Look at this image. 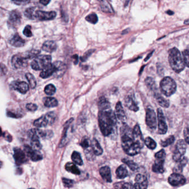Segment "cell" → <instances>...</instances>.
I'll list each match as a JSON object with an SVG mask.
<instances>
[{
  "mask_svg": "<svg viewBox=\"0 0 189 189\" xmlns=\"http://www.w3.org/2000/svg\"><path fill=\"white\" fill-rule=\"evenodd\" d=\"M98 122L103 135L108 136L111 134L117 124V117L111 108L99 110Z\"/></svg>",
  "mask_w": 189,
  "mask_h": 189,
  "instance_id": "7a4b0ae2",
  "label": "cell"
},
{
  "mask_svg": "<svg viewBox=\"0 0 189 189\" xmlns=\"http://www.w3.org/2000/svg\"><path fill=\"white\" fill-rule=\"evenodd\" d=\"M182 57L185 65L189 67V50L186 49L182 53Z\"/></svg>",
  "mask_w": 189,
  "mask_h": 189,
  "instance_id": "7dc6e473",
  "label": "cell"
},
{
  "mask_svg": "<svg viewBox=\"0 0 189 189\" xmlns=\"http://www.w3.org/2000/svg\"><path fill=\"white\" fill-rule=\"evenodd\" d=\"M12 64L16 69L26 67L28 64L27 58L21 55H14L12 58Z\"/></svg>",
  "mask_w": 189,
  "mask_h": 189,
  "instance_id": "30bf717a",
  "label": "cell"
},
{
  "mask_svg": "<svg viewBox=\"0 0 189 189\" xmlns=\"http://www.w3.org/2000/svg\"><path fill=\"white\" fill-rule=\"evenodd\" d=\"M86 20H87L88 22L92 24H97L98 21V16L95 13H92V14H89L88 16H87L86 17Z\"/></svg>",
  "mask_w": 189,
  "mask_h": 189,
  "instance_id": "b9f144b4",
  "label": "cell"
},
{
  "mask_svg": "<svg viewBox=\"0 0 189 189\" xmlns=\"http://www.w3.org/2000/svg\"><path fill=\"white\" fill-rule=\"evenodd\" d=\"M146 124L150 129L155 130L157 126L156 114L151 108L148 107L146 111Z\"/></svg>",
  "mask_w": 189,
  "mask_h": 189,
  "instance_id": "ba28073f",
  "label": "cell"
},
{
  "mask_svg": "<svg viewBox=\"0 0 189 189\" xmlns=\"http://www.w3.org/2000/svg\"><path fill=\"white\" fill-rule=\"evenodd\" d=\"M26 79H27L28 82H29V84L32 88V89L35 88V87L37 86V82L34 77L30 73H28L26 74Z\"/></svg>",
  "mask_w": 189,
  "mask_h": 189,
  "instance_id": "8d00e7d4",
  "label": "cell"
},
{
  "mask_svg": "<svg viewBox=\"0 0 189 189\" xmlns=\"http://www.w3.org/2000/svg\"><path fill=\"white\" fill-rule=\"evenodd\" d=\"M62 182H63L64 186L66 188H71L72 186H73V184H74V181H73L72 180L68 179L66 178H63Z\"/></svg>",
  "mask_w": 189,
  "mask_h": 189,
  "instance_id": "681fc988",
  "label": "cell"
},
{
  "mask_svg": "<svg viewBox=\"0 0 189 189\" xmlns=\"http://www.w3.org/2000/svg\"><path fill=\"white\" fill-rule=\"evenodd\" d=\"M65 169L68 172H70L73 174L77 175H79L80 174V171L79 169L73 163H67L65 165Z\"/></svg>",
  "mask_w": 189,
  "mask_h": 189,
  "instance_id": "f546056e",
  "label": "cell"
},
{
  "mask_svg": "<svg viewBox=\"0 0 189 189\" xmlns=\"http://www.w3.org/2000/svg\"><path fill=\"white\" fill-rule=\"evenodd\" d=\"M9 43L16 47H21L24 45L25 41L18 34H15L9 40Z\"/></svg>",
  "mask_w": 189,
  "mask_h": 189,
  "instance_id": "cb8c5ba5",
  "label": "cell"
},
{
  "mask_svg": "<svg viewBox=\"0 0 189 189\" xmlns=\"http://www.w3.org/2000/svg\"><path fill=\"white\" fill-rule=\"evenodd\" d=\"M157 102H158L159 104L164 107V108H168L170 105V102L165 99L164 97L161 96L159 93H156L154 95Z\"/></svg>",
  "mask_w": 189,
  "mask_h": 189,
  "instance_id": "1f68e13d",
  "label": "cell"
},
{
  "mask_svg": "<svg viewBox=\"0 0 189 189\" xmlns=\"http://www.w3.org/2000/svg\"><path fill=\"white\" fill-rule=\"evenodd\" d=\"M164 161L163 159H155V161L152 167V170L156 173H163L164 172Z\"/></svg>",
  "mask_w": 189,
  "mask_h": 189,
  "instance_id": "d6986e66",
  "label": "cell"
},
{
  "mask_svg": "<svg viewBox=\"0 0 189 189\" xmlns=\"http://www.w3.org/2000/svg\"><path fill=\"white\" fill-rule=\"evenodd\" d=\"M37 105L33 103H28L26 105L27 109L30 111H34L37 109Z\"/></svg>",
  "mask_w": 189,
  "mask_h": 189,
  "instance_id": "f907efd6",
  "label": "cell"
},
{
  "mask_svg": "<svg viewBox=\"0 0 189 189\" xmlns=\"http://www.w3.org/2000/svg\"><path fill=\"white\" fill-rule=\"evenodd\" d=\"M7 71V69L6 67L4 64L0 63V75L6 74Z\"/></svg>",
  "mask_w": 189,
  "mask_h": 189,
  "instance_id": "db71d44e",
  "label": "cell"
},
{
  "mask_svg": "<svg viewBox=\"0 0 189 189\" xmlns=\"http://www.w3.org/2000/svg\"><path fill=\"white\" fill-rule=\"evenodd\" d=\"M14 89L18 91L20 93L24 95L30 89L28 84L25 82H17L14 83Z\"/></svg>",
  "mask_w": 189,
  "mask_h": 189,
  "instance_id": "ffe728a7",
  "label": "cell"
},
{
  "mask_svg": "<svg viewBox=\"0 0 189 189\" xmlns=\"http://www.w3.org/2000/svg\"><path fill=\"white\" fill-rule=\"evenodd\" d=\"M174 142H175V137L173 136V135H171L168 138H167L165 140L161 141L160 144L162 146L166 147V146L173 144Z\"/></svg>",
  "mask_w": 189,
  "mask_h": 189,
  "instance_id": "7bdbcfd3",
  "label": "cell"
},
{
  "mask_svg": "<svg viewBox=\"0 0 189 189\" xmlns=\"http://www.w3.org/2000/svg\"><path fill=\"white\" fill-rule=\"evenodd\" d=\"M56 89L54 85L49 84L45 88V92L48 95H53L55 93Z\"/></svg>",
  "mask_w": 189,
  "mask_h": 189,
  "instance_id": "60d3db41",
  "label": "cell"
},
{
  "mask_svg": "<svg viewBox=\"0 0 189 189\" xmlns=\"http://www.w3.org/2000/svg\"><path fill=\"white\" fill-rule=\"evenodd\" d=\"M56 17V13L54 11L46 12L40 10H36V18L41 21H48L53 20Z\"/></svg>",
  "mask_w": 189,
  "mask_h": 189,
  "instance_id": "5bb4252c",
  "label": "cell"
},
{
  "mask_svg": "<svg viewBox=\"0 0 189 189\" xmlns=\"http://www.w3.org/2000/svg\"><path fill=\"white\" fill-rule=\"evenodd\" d=\"M187 144L184 140H179L177 142L173 156V160L175 162L180 161L184 157L187 149Z\"/></svg>",
  "mask_w": 189,
  "mask_h": 189,
  "instance_id": "52a82bcc",
  "label": "cell"
},
{
  "mask_svg": "<svg viewBox=\"0 0 189 189\" xmlns=\"http://www.w3.org/2000/svg\"><path fill=\"white\" fill-rule=\"evenodd\" d=\"M135 184L134 185V189H144L147 188L148 181L146 177L142 174H138L135 177Z\"/></svg>",
  "mask_w": 189,
  "mask_h": 189,
  "instance_id": "4fadbf2b",
  "label": "cell"
},
{
  "mask_svg": "<svg viewBox=\"0 0 189 189\" xmlns=\"http://www.w3.org/2000/svg\"><path fill=\"white\" fill-rule=\"evenodd\" d=\"M53 64L55 66V72L53 75L57 78L62 77L67 71L66 65L61 61H56Z\"/></svg>",
  "mask_w": 189,
  "mask_h": 189,
  "instance_id": "2e32d148",
  "label": "cell"
},
{
  "mask_svg": "<svg viewBox=\"0 0 189 189\" xmlns=\"http://www.w3.org/2000/svg\"><path fill=\"white\" fill-rule=\"evenodd\" d=\"M144 143L150 149H155L157 147V143L150 137H147L144 140Z\"/></svg>",
  "mask_w": 189,
  "mask_h": 189,
  "instance_id": "e575fe53",
  "label": "cell"
},
{
  "mask_svg": "<svg viewBox=\"0 0 189 189\" xmlns=\"http://www.w3.org/2000/svg\"><path fill=\"white\" fill-rule=\"evenodd\" d=\"M94 51H95V50H93V49H90V50H89L88 51H87V52L85 53V55L80 58L81 61H83V62H85V61H86L87 60V59L88 58V57H90V55L92 54V53H93Z\"/></svg>",
  "mask_w": 189,
  "mask_h": 189,
  "instance_id": "816d5d0a",
  "label": "cell"
},
{
  "mask_svg": "<svg viewBox=\"0 0 189 189\" xmlns=\"http://www.w3.org/2000/svg\"><path fill=\"white\" fill-rule=\"evenodd\" d=\"M52 57L50 55L37 56L31 63L32 68L35 71L42 70L51 63Z\"/></svg>",
  "mask_w": 189,
  "mask_h": 189,
  "instance_id": "5b68a950",
  "label": "cell"
},
{
  "mask_svg": "<svg viewBox=\"0 0 189 189\" xmlns=\"http://www.w3.org/2000/svg\"><path fill=\"white\" fill-rule=\"evenodd\" d=\"M50 1L51 0H40V3L45 6L47 5L50 2Z\"/></svg>",
  "mask_w": 189,
  "mask_h": 189,
  "instance_id": "6f0895ef",
  "label": "cell"
},
{
  "mask_svg": "<svg viewBox=\"0 0 189 189\" xmlns=\"http://www.w3.org/2000/svg\"><path fill=\"white\" fill-rule=\"evenodd\" d=\"M14 3L17 5H24L30 2V0H12Z\"/></svg>",
  "mask_w": 189,
  "mask_h": 189,
  "instance_id": "f5cc1de1",
  "label": "cell"
},
{
  "mask_svg": "<svg viewBox=\"0 0 189 189\" xmlns=\"http://www.w3.org/2000/svg\"><path fill=\"white\" fill-rule=\"evenodd\" d=\"M158 133L165 134L167 131V126L166 123L164 113L160 108L158 109Z\"/></svg>",
  "mask_w": 189,
  "mask_h": 189,
  "instance_id": "9c48e42d",
  "label": "cell"
},
{
  "mask_svg": "<svg viewBox=\"0 0 189 189\" xmlns=\"http://www.w3.org/2000/svg\"><path fill=\"white\" fill-rule=\"evenodd\" d=\"M57 48V44L55 42L53 41H46L42 46V49L43 51L48 52L52 53L55 51Z\"/></svg>",
  "mask_w": 189,
  "mask_h": 189,
  "instance_id": "4316f807",
  "label": "cell"
},
{
  "mask_svg": "<svg viewBox=\"0 0 189 189\" xmlns=\"http://www.w3.org/2000/svg\"><path fill=\"white\" fill-rule=\"evenodd\" d=\"M2 135H3V133H2V131L1 128H0V136H1Z\"/></svg>",
  "mask_w": 189,
  "mask_h": 189,
  "instance_id": "03108f58",
  "label": "cell"
},
{
  "mask_svg": "<svg viewBox=\"0 0 189 189\" xmlns=\"http://www.w3.org/2000/svg\"><path fill=\"white\" fill-rule=\"evenodd\" d=\"M72 159L75 164L81 166L83 164V161L82 159L81 156L79 153L77 151H73L72 155Z\"/></svg>",
  "mask_w": 189,
  "mask_h": 189,
  "instance_id": "836d02e7",
  "label": "cell"
},
{
  "mask_svg": "<svg viewBox=\"0 0 189 189\" xmlns=\"http://www.w3.org/2000/svg\"><path fill=\"white\" fill-rule=\"evenodd\" d=\"M36 8L30 7L26 9L24 16L30 20H34L36 18Z\"/></svg>",
  "mask_w": 189,
  "mask_h": 189,
  "instance_id": "d590c367",
  "label": "cell"
},
{
  "mask_svg": "<svg viewBox=\"0 0 189 189\" xmlns=\"http://www.w3.org/2000/svg\"><path fill=\"white\" fill-rule=\"evenodd\" d=\"M80 145L84 149H87L88 148H90V142L89 141V139L86 137H84L82 139V140L80 142Z\"/></svg>",
  "mask_w": 189,
  "mask_h": 189,
  "instance_id": "f6af8a7d",
  "label": "cell"
},
{
  "mask_svg": "<svg viewBox=\"0 0 189 189\" xmlns=\"http://www.w3.org/2000/svg\"><path fill=\"white\" fill-rule=\"evenodd\" d=\"M169 183L173 186L183 185L186 182V179L180 173H172L169 178Z\"/></svg>",
  "mask_w": 189,
  "mask_h": 189,
  "instance_id": "7c38bea8",
  "label": "cell"
},
{
  "mask_svg": "<svg viewBox=\"0 0 189 189\" xmlns=\"http://www.w3.org/2000/svg\"><path fill=\"white\" fill-rule=\"evenodd\" d=\"M31 26L30 25H28L27 26H26V27L24 29V36H26V37H31L32 36V33L31 31Z\"/></svg>",
  "mask_w": 189,
  "mask_h": 189,
  "instance_id": "c3c4849f",
  "label": "cell"
},
{
  "mask_svg": "<svg viewBox=\"0 0 189 189\" xmlns=\"http://www.w3.org/2000/svg\"><path fill=\"white\" fill-rule=\"evenodd\" d=\"M98 106L99 110L107 109L110 108V103L104 97L100 98L98 103Z\"/></svg>",
  "mask_w": 189,
  "mask_h": 189,
  "instance_id": "d6a6232c",
  "label": "cell"
},
{
  "mask_svg": "<svg viewBox=\"0 0 189 189\" xmlns=\"http://www.w3.org/2000/svg\"><path fill=\"white\" fill-rule=\"evenodd\" d=\"M122 145L124 151L130 156L138 154L142 149V147L134 140L132 129L124 124L121 127Z\"/></svg>",
  "mask_w": 189,
  "mask_h": 189,
  "instance_id": "6da1fadb",
  "label": "cell"
},
{
  "mask_svg": "<svg viewBox=\"0 0 189 189\" xmlns=\"http://www.w3.org/2000/svg\"><path fill=\"white\" fill-rule=\"evenodd\" d=\"M99 173L104 181L107 182H111L112 181L110 169L108 166L101 167L99 170Z\"/></svg>",
  "mask_w": 189,
  "mask_h": 189,
  "instance_id": "7402d4cb",
  "label": "cell"
},
{
  "mask_svg": "<svg viewBox=\"0 0 189 189\" xmlns=\"http://www.w3.org/2000/svg\"><path fill=\"white\" fill-rule=\"evenodd\" d=\"M3 135H4L5 136V137L6 138V139L8 140V141H9V142H11V140H12V137H11V136L10 135H6V134H5V133H3Z\"/></svg>",
  "mask_w": 189,
  "mask_h": 189,
  "instance_id": "680465c9",
  "label": "cell"
},
{
  "mask_svg": "<svg viewBox=\"0 0 189 189\" xmlns=\"http://www.w3.org/2000/svg\"><path fill=\"white\" fill-rule=\"evenodd\" d=\"M145 83L147 85V86L149 87L150 89L154 90V92L155 91V90H156V86H155V83L154 80L152 78L150 77H148L146 80H145Z\"/></svg>",
  "mask_w": 189,
  "mask_h": 189,
  "instance_id": "ee69618b",
  "label": "cell"
},
{
  "mask_svg": "<svg viewBox=\"0 0 189 189\" xmlns=\"http://www.w3.org/2000/svg\"><path fill=\"white\" fill-rule=\"evenodd\" d=\"M160 87L163 94L167 97L173 95L176 90V84L175 80L170 77H166L162 79Z\"/></svg>",
  "mask_w": 189,
  "mask_h": 189,
  "instance_id": "277c9868",
  "label": "cell"
},
{
  "mask_svg": "<svg viewBox=\"0 0 189 189\" xmlns=\"http://www.w3.org/2000/svg\"><path fill=\"white\" fill-rule=\"evenodd\" d=\"M21 20V13L17 10H14L9 14L8 24L11 27H16L20 23Z\"/></svg>",
  "mask_w": 189,
  "mask_h": 189,
  "instance_id": "8fae6325",
  "label": "cell"
},
{
  "mask_svg": "<svg viewBox=\"0 0 189 189\" xmlns=\"http://www.w3.org/2000/svg\"><path fill=\"white\" fill-rule=\"evenodd\" d=\"M122 189H134V185L131 183H124L121 187Z\"/></svg>",
  "mask_w": 189,
  "mask_h": 189,
  "instance_id": "9f6ffc18",
  "label": "cell"
},
{
  "mask_svg": "<svg viewBox=\"0 0 189 189\" xmlns=\"http://www.w3.org/2000/svg\"><path fill=\"white\" fill-rule=\"evenodd\" d=\"M125 104L126 107L130 110L133 111H137L139 110V107L132 95L126 96L125 98Z\"/></svg>",
  "mask_w": 189,
  "mask_h": 189,
  "instance_id": "44dd1931",
  "label": "cell"
},
{
  "mask_svg": "<svg viewBox=\"0 0 189 189\" xmlns=\"http://www.w3.org/2000/svg\"><path fill=\"white\" fill-rule=\"evenodd\" d=\"M189 128L188 127H186V128L184 130V132L185 141L188 144H189Z\"/></svg>",
  "mask_w": 189,
  "mask_h": 189,
  "instance_id": "11a10c76",
  "label": "cell"
},
{
  "mask_svg": "<svg viewBox=\"0 0 189 189\" xmlns=\"http://www.w3.org/2000/svg\"><path fill=\"white\" fill-rule=\"evenodd\" d=\"M130 1V0H125V3H124L125 6H126L128 5V4H129Z\"/></svg>",
  "mask_w": 189,
  "mask_h": 189,
  "instance_id": "be15d7a7",
  "label": "cell"
},
{
  "mask_svg": "<svg viewBox=\"0 0 189 189\" xmlns=\"http://www.w3.org/2000/svg\"><path fill=\"white\" fill-rule=\"evenodd\" d=\"M166 13L167 14H168L169 15H173V14H174L173 11H171V10H168L166 12Z\"/></svg>",
  "mask_w": 189,
  "mask_h": 189,
  "instance_id": "6125c7cd",
  "label": "cell"
},
{
  "mask_svg": "<svg viewBox=\"0 0 189 189\" xmlns=\"http://www.w3.org/2000/svg\"><path fill=\"white\" fill-rule=\"evenodd\" d=\"M169 62L171 68L176 73L181 72L185 67L182 55L176 48H173L169 51Z\"/></svg>",
  "mask_w": 189,
  "mask_h": 189,
  "instance_id": "3957f363",
  "label": "cell"
},
{
  "mask_svg": "<svg viewBox=\"0 0 189 189\" xmlns=\"http://www.w3.org/2000/svg\"><path fill=\"white\" fill-rule=\"evenodd\" d=\"M122 161L125 163L126 164V165L128 166L129 167V168L133 170V171H136L139 167L138 165L135 163L134 161H132V160H128V159H124L122 160Z\"/></svg>",
  "mask_w": 189,
  "mask_h": 189,
  "instance_id": "ab89813d",
  "label": "cell"
},
{
  "mask_svg": "<svg viewBox=\"0 0 189 189\" xmlns=\"http://www.w3.org/2000/svg\"><path fill=\"white\" fill-rule=\"evenodd\" d=\"M133 137L134 140L142 148L144 146V139L142 135L140 128L138 124L135 125L132 132Z\"/></svg>",
  "mask_w": 189,
  "mask_h": 189,
  "instance_id": "ac0fdd59",
  "label": "cell"
},
{
  "mask_svg": "<svg viewBox=\"0 0 189 189\" xmlns=\"http://www.w3.org/2000/svg\"><path fill=\"white\" fill-rule=\"evenodd\" d=\"M184 24H189V20L187 19V20H186V21L184 22Z\"/></svg>",
  "mask_w": 189,
  "mask_h": 189,
  "instance_id": "e7e4bbea",
  "label": "cell"
},
{
  "mask_svg": "<svg viewBox=\"0 0 189 189\" xmlns=\"http://www.w3.org/2000/svg\"><path fill=\"white\" fill-rule=\"evenodd\" d=\"M44 105L48 108H53L58 105V102L55 98L47 97L43 98Z\"/></svg>",
  "mask_w": 189,
  "mask_h": 189,
  "instance_id": "83f0119b",
  "label": "cell"
},
{
  "mask_svg": "<svg viewBox=\"0 0 189 189\" xmlns=\"http://www.w3.org/2000/svg\"><path fill=\"white\" fill-rule=\"evenodd\" d=\"M115 113H116L115 114L116 117L119 120L124 122L126 120V115L125 111L123 109L122 103L120 102H118L117 103L115 107Z\"/></svg>",
  "mask_w": 189,
  "mask_h": 189,
  "instance_id": "d4e9b609",
  "label": "cell"
},
{
  "mask_svg": "<svg viewBox=\"0 0 189 189\" xmlns=\"http://www.w3.org/2000/svg\"><path fill=\"white\" fill-rule=\"evenodd\" d=\"M25 151L33 161H38L43 159V156L38 150L33 149L31 147L27 146Z\"/></svg>",
  "mask_w": 189,
  "mask_h": 189,
  "instance_id": "9a60e30c",
  "label": "cell"
},
{
  "mask_svg": "<svg viewBox=\"0 0 189 189\" xmlns=\"http://www.w3.org/2000/svg\"><path fill=\"white\" fill-rule=\"evenodd\" d=\"M90 146H91V148H92L93 153L95 154V155L99 156L102 154L103 152L102 148L101 147L100 144L99 143V142H98V140L94 138L90 142Z\"/></svg>",
  "mask_w": 189,
  "mask_h": 189,
  "instance_id": "484cf974",
  "label": "cell"
},
{
  "mask_svg": "<svg viewBox=\"0 0 189 189\" xmlns=\"http://www.w3.org/2000/svg\"><path fill=\"white\" fill-rule=\"evenodd\" d=\"M73 58H74V63L75 64H77L78 62V57L77 55H74L73 56Z\"/></svg>",
  "mask_w": 189,
  "mask_h": 189,
  "instance_id": "91938a15",
  "label": "cell"
},
{
  "mask_svg": "<svg viewBox=\"0 0 189 189\" xmlns=\"http://www.w3.org/2000/svg\"><path fill=\"white\" fill-rule=\"evenodd\" d=\"M14 157L15 159L16 164L17 165H21L24 163L27 159L25 154L24 151L18 148H15L14 149Z\"/></svg>",
  "mask_w": 189,
  "mask_h": 189,
  "instance_id": "e0dca14e",
  "label": "cell"
},
{
  "mask_svg": "<svg viewBox=\"0 0 189 189\" xmlns=\"http://www.w3.org/2000/svg\"><path fill=\"white\" fill-rule=\"evenodd\" d=\"M103 2L101 5V7L103 11L107 13H113V9L110 4L106 1H104L103 0Z\"/></svg>",
  "mask_w": 189,
  "mask_h": 189,
  "instance_id": "f35d334b",
  "label": "cell"
},
{
  "mask_svg": "<svg viewBox=\"0 0 189 189\" xmlns=\"http://www.w3.org/2000/svg\"><path fill=\"white\" fill-rule=\"evenodd\" d=\"M55 72V66L53 64H50L44 69L42 70L40 73V77L43 79L47 78L53 74Z\"/></svg>",
  "mask_w": 189,
  "mask_h": 189,
  "instance_id": "603a6c76",
  "label": "cell"
},
{
  "mask_svg": "<svg viewBox=\"0 0 189 189\" xmlns=\"http://www.w3.org/2000/svg\"><path fill=\"white\" fill-rule=\"evenodd\" d=\"M2 161H0V169H1V167H2Z\"/></svg>",
  "mask_w": 189,
  "mask_h": 189,
  "instance_id": "003e7915",
  "label": "cell"
},
{
  "mask_svg": "<svg viewBox=\"0 0 189 189\" xmlns=\"http://www.w3.org/2000/svg\"><path fill=\"white\" fill-rule=\"evenodd\" d=\"M154 52V51H153L152 52H151L150 53H149L148 55V56L146 57V59L144 60L145 61H148L149 59L150 58V57L152 55H153V53Z\"/></svg>",
  "mask_w": 189,
  "mask_h": 189,
  "instance_id": "94428289",
  "label": "cell"
},
{
  "mask_svg": "<svg viewBox=\"0 0 189 189\" xmlns=\"http://www.w3.org/2000/svg\"><path fill=\"white\" fill-rule=\"evenodd\" d=\"M116 174L117 178L120 179H123L126 178L128 175L126 167L124 165L120 166L116 170Z\"/></svg>",
  "mask_w": 189,
  "mask_h": 189,
  "instance_id": "4dcf8cb0",
  "label": "cell"
},
{
  "mask_svg": "<svg viewBox=\"0 0 189 189\" xmlns=\"http://www.w3.org/2000/svg\"><path fill=\"white\" fill-rule=\"evenodd\" d=\"M188 161V160L187 158L183 157L180 161L176 162V163H178V164L175 167V170H176V171H177L176 172H181L183 167L186 165Z\"/></svg>",
  "mask_w": 189,
  "mask_h": 189,
  "instance_id": "74e56055",
  "label": "cell"
},
{
  "mask_svg": "<svg viewBox=\"0 0 189 189\" xmlns=\"http://www.w3.org/2000/svg\"><path fill=\"white\" fill-rule=\"evenodd\" d=\"M40 53V51L37 50H31L27 53L26 57L27 59H31L32 58H35Z\"/></svg>",
  "mask_w": 189,
  "mask_h": 189,
  "instance_id": "bcb514c9",
  "label": "cell"
},
{
  "mask_svg": "<svg viewBox=\"0 0 189 189\" xmlns=\"http://www.w3.org/2000/svg\"><path fill=\"white\" fill-rule=\"evenodd\" d=\"M55 115L54 112H49L42 116L40 118L36 120L33 123V126L37 128L46 127L51 126L55 121Z\"/></svg>",
  "mask_w": 189,
  "mask_h": 189,
  "instance_id": "8992f818",
  "label": "cell"
},
{
  "mask_svg": "<svg viewBox=\"0 0 189 189\" xmlns=\"http://www.w3.org/2000/svg\"><path fill=\"white\" fill-rule=\"evenodd\" d=\"M73 120V119L71 118V119H70L68 122H66L65 124V126H64V130H63V136H62V138L61 139V142L59 144V147L60 148H62L65 145V141H66V138H67V131H68V129L69 128V126H70V125L71 124V123L72 122V121Z\"/></svg>",
  "mask_w": 189,
  "mask_h": 189,
  "instance_id": "f1b7e54d",
  "label": "cell"
}]
</instances>
